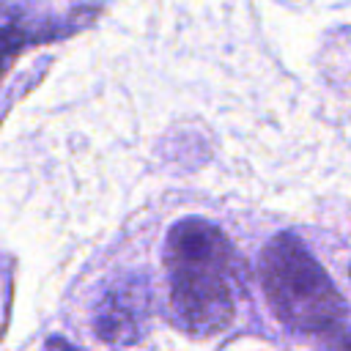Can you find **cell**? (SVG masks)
Here are the masks:
<instances>
[{"label":"cell","mask_w":351,"mask_h":351,"mask_svg":"<svg viewBox=\"0 0 351 351\" xmlns=\"http://www.w3.org/2000/svg\"><path fill=\"white\" fill-rule=\"evenodd\" d=\"M167 307L189 337H214L236 318V252L208 219L186 217L165 239Z\"/></svg>","instance_id":"6da1fadb"},{"label":"cell","mask_w":351,"mask_h":351,"mask_svg":"<svg viewBox=\"0 0 351 351\" xmlns=\"http://www.w3.org/2000/svg\"><path fill=\"white\" fill-rule=\"evenodd\" d=\"M261 282L271 313L288 329L329 340L346 326L343 296L296 236L280 233L263 247Z\"/></svg>","instance_id":"7a4b0ae2"},{"label":"cell","mask_w":351,"mask_h":351,"mask_svg":"<svg viewBox=\"0 0 351 351\" xmlns=\"http://www.w3.org/2000/svg\"><path fill=\"white\" fill-rule=\"evenodd\" d=\"M151 291L145 277L126 274L104 288L93 307V332L107 346L140 343L148 324Z\"/></svg>","instance_id":"3957f363"}]
</instances>
